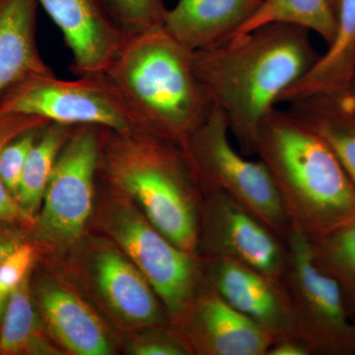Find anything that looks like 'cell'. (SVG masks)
Segmentation results:
<instances>
[{
  "label": "cell",
  "mask_w": 355,
  "mask_h": 355,
  "mask_svg": "<svg viewBox=\"0 0 355 355\" xmlns=\"http://www.w3.org/2000/svg\"><path fill=\"white\" fill-rule=\"evenodd\" d=\"M309 30L273 23L193 51L198 80L220 109L244 155L256 154L259 130L282 93L318 60Z\"/></svg>",
  "instance_id": "cell-1"
},
{
  "label": "cell",
  "mask_w": 355,
  "mask_h": 355,
  "mask_svg": "<svg viewBox=\"0 0 355 355\" xmlns=\"http://www.w3.org/2000/svg\"><path fill=\"white\" fill-rule=\"evenodd\" d=\"M98 174L170 241L198 256L203 191L183 147L141 130L102 128Z\"/></svg>",
  "instance_id": "cell-2"
},
{
  "label": "cell",
  "mask_w": 355,
  "mask_h": 355,
  "mask_svg": "<svg viewBox=\"0 0 355 355\" xmlns=\"http://www.w3.org/2000/svg\"><path fill=\"white\" fill-rule=\"evenodd\" d=\"M105 73L135 130L181 146L214 107L193 51L163 26L128 37Z\"/></svg>",
  "instance_id": "cell-3"
},
{
  "label": "cell",
  "mask_w": 355,
  "mask_h": 355,
  "mask_svg": "<svg viewBox=\"0 0 355 355\" xmlns=\"http://www.w3.org/2000/svg\"><path fill=\"white\" fill-rule=\"evenodd\" d=\"M257 155L270 172L291 227L314 237L355 216V189L335 151L288 110L263 119Z\"/></svg>",
  "instance_id": "cell-4"
},
{
  "label": "cell",
  "mask_w": 355,
  "mask_h": 355,
  "mask_svg": "<svg viewBox=\"0 0 355 355\" xmlns=\"http://www.w3.org/2000/svg\"><path fill=\"white\" fill-rule=\"evenodd\" d=\"M112 191L114 195L109 198L100 217L103 230L146 277L170 323L179 326L203 280L200 258L170 241L137 205Z\"/></svg>",
  "instance_id": "cell-5"
},
{
  "label": "cell",
  "mask_w": 355,
  "mask_h": 355,
  "mask_svg": "<svg viewBox=\"0 0 355 355\" xmlns=\"http://www.w3.org/2000/svg\"><path fill=\"white\" fill-rule=\"evenodd\" d=\"M229 132L225 114L214 105L182 146L191 168L202 187L235 198L284 239L291 223L272 174L260 159L238 153Z\"/></svg>",
  "instance_id": "cell-6"
},
{
  "label": "cell",
  "mask_w": 355,
  "mask_h": 355,
  "mask_svg": "<svg viewBox=\"0 0 355 355\" xmlns=\"http://www.w3.org/2000/svg\"><path fill=\"white\" fill-rule=\"evenodd\" d=\"M284 241L286 265L282 282L299 336L314 355H355V324L340 284L317 265L302 232L291 227Z\"/></svg>",
  "instance_id": "cell-7"
},
{
  "label": "cell",
  "mask_w": 355,
  "mask_h": 355,
  "mask_svg": "<svg viewBox=\"0 0 355 355\" xmlns=\"http://www.w3.org/2000/svg\"><path fill=\"white\" fill-rule=\"evenodd\" d=\"M30 114L67 125H97L118 132L135 130L106 73L62 80L33 74L0 96V116Z\"/></svg>",
  "instance_id": "cell-8"
},
{
  "label": "cell",
  "mask_w": 355,
  "mask_h": 355,
  "mask_svg": "<svg viewBox=\"0 0 355 355\" xmlns=\"http://www.w3.org/2000/svg\"><path fill=\"white\" fill-rule=\"evenodd\" d=\"M101 128L76 125L62 146L29 233L36 239L69 245L83 234L93 209Z\"/></svg>",
  "instance_id": "cell-9"
},
{
  "label": "cell",
  "mask_w": 355,
  "mask_h": 355,
  "mask_svg": "<svg viewBox=\"0 0 355 355\" xmlns=\"http://www.w3.org/2000/svg\"><path fill=\"white\" fill-rule=\"evenodd\" d=\"M198 257L227 258L282 282L286 265L284 239L241 202L218 189L202 187Z\"/></svg>",
  "instance_id": "cell-10"
},
{
  "label": "cell",
  "mask_w": 355,
  "mask_h": 355,
  "mask_svg": "<svg viewBox=\"0 0 355 355\" xmlns=\"http://www.w3.org/2000/svg\"><path fill=\"white\" fill-rule=\"evenodd\" d=\"M200 258L207 284L238 312L272 334L275 340L301 338L282 282L231 259Z\"/></svg>",
  "instance_id": "cell-11"
},
{
  "label": "cell",
  "mask_w": 355,
  "mask_h": 355,
  "mask_svg": "<svg viewBox=\"0 0 355 355\" xmlns=\"http://www.w3.org/2000/svg\"><path fill=\"white\" fill-rule=\"evenodd\" d=\"M175 327L193 354L266 355L275 340L226 302L205 277L188 314Z\"/></svg>",
  "instance_id": "cell-12"
},
{
  "label": "cell",
  "mask_w": 355,
  "mask_h": 355,
  "mask_svg": "<svg viewBox=\"0 0 355 355\" xmlns=\"http://www.w3.org/2000/svg\"><path fill=\"white\" fill-rule=\"evenodd\" d=\"M60 28L78 76L105 73L128 38L106 0H39Z\"/></svg>",
  "instance_id": "cell-13"
},
{
  "label": "cell",
  "mask_w": 355,
  "mask_h": 355,
  "mask_svg": "<svg viewBox=\"0 0 355 355\" xmlns=\"http://www.w3.org/2000/svg\"><path fill=\"white\" fill-rule=\"evenodd\" d=\"M92 265L103 300L121 321L144 329L171 324L153 287L123 252L102 246Z\"/></svg>",
  "instance_id": "cell-14"
},
{
  "label": "cell",
  "mask_w": 355,
  "mask_h": 355,
  "mask_svg": "<svg viewBox=\"0 0 355 355\" xmlns=\"http://www.w3.org/2000/svg\"><path fill=\"white\" fill-rule=\"evenodd\" d=\"M32 275V273H31ZM33 298L51 335L78 355H106L112 347L97 315L74 292L49 279L31 277Z\"/></svg>",
  "instance_id": "cell-15"
},
{
  "label": "cell",
  "mask_w": 355,
  "mask_h": 355,
  "mask_svg": "<svg viewBox=\"0 0 355 355\" xmlns=\"http://www.w3.org/2000/svg\"><path fill=\"white\" fill-rule=\"evenodd\" d=\"M259 6L256 0H179L163 28L188 50H202L228 39Z\"/></svg>",
  "instance_id": "cell-16"
},
{
  "label": "cell",
  "mask_w": 355,
  "mask_h": 355,
  "mask_svg": "<svg viewBox=\"0 0 355 355\" xmlns=\"http://www.w3.org/2000/svg\"><path fill=\"white\" fill-rule=\"evenodd\" d=\"M336 21L329 51L300 80L282 93L279 104H291L314 95H347L355 71V0H338Z\"/></svg>",
  "instance_id": "cell-17"
},
{
  "label": "cell",
  "mask_w": 355,
  "mask_h": 355,
  "mask_svg": "<svg viewBox=\"0 0 355 355\" xmlns=\"http://www.w3.org/2000/svg\"><path fill=\"white\" fill-rule=\"evenodd\" d=\"M39 0H0V96L33 74H51L37 46Z\"/></svg>",
  "instance_id": "cell-18"
},
{
  "label": "cell",
  "mask_w": 355,
  "mask_h": 355,
  "mask_svg": "<svg viewBox=\"0 0 355 355\" xmlns=\"http://www.w3.org/2000/svg\"><path fill=\"white\" fill-rule=\"evenodd\" d=\"M288 111L331 147L355 189V113L338 98L314 95L291 103Z\"/></svg>",
  "instance_id": "cell-19"
},
{
  "label": "cell",
  "mask_w": 355,
  "mask_h": 355,
  "mask_svg": "<svg viewBox=\"0 0 355 355\" xmlns=\"http://www.w3.org/2000/svg\"><path fill=\"white\" fill-rule=\"evenodd\" d=\"M73 128V125L58 123L44 125L28 155L15 200L34 220L43 202L58 154Z\"/></svg>",
  "instance_id": "cell-20"
},
{
  "label": "cell",
  "mask_w": 355,
  "mask_h": 355,
  "mask_svg": "<svg viewBox=\"0 0 355 355\" xmlns=\"http://www.w3.org/2000/svg\"><path fill=\"white\" fill-rule=\"evenodd\" d=\"M273 23L300 26L316 32L329 44L335 37L338 25L331 0H263L229 38Z\"/></svg>",
  "instance_id": "cell-21"
},
{
  "label": "cell",
  "mask_w": 355,
  "mask_h": 355,
  "mask_svg": "<svg viewBox=\"0 0 355 355\" xmlns=\"http://www.w3.org/2000/svg\"><path fill=\"white\" fill-rule=\"evenodd\" d=\"M31 273L7 298L0 329V354H38L51 350L42 334Z\"/></svg>",
  "instance_id": "cell-22"
},
{
  "label": "cell",
  "mask_w": 355,
  "mask_h": 355,
  "mask_svg": "<svg viewBox=\"0 0 355 355\" xmlns=\"http://www.w3.org/2000/svg\"><path fill=\"white\" fill-rule=\"evenodd\" d=\"M308 238V237H307ZM318 266L340 284L345 302L355 295V216L308 238Z\"/></svg>",
  "instance_id": "cell-23"
},
{
  "label": "cell",
  "mask_w": 355,
  "mask_h": 355,
  "mask_svg": "<svg viewBox=\"0 0 355 355\" xmlns=\"http://www.w3.org/2000/svg\"><path fill=\"white\" fill-rule=\"evenodd\" d=\"M51 123L37 116L30 114H4L0 116V153L11 140L21 133L31 128L44 127ZM0 222L9 224L14 227L25 231L27 234L31 232L35 220L28 216L9 193L1 180H0Z\"/></svg>",
  "instance_id": "cell-24"
},
{
  "label": "cell",
  "mask_w": 355,
  "mask_h": 355,
  "mask_svg": "<svg viewBox=\"0 0 355 355\" xmlns=\"http://www.w3.org/2000/svg\"><path fill=\"white\" fill-rule=\"evenodd\" d=\"M112 13L128 37L162 27L164 0H106Z\"/></svg>",
  "instance_id": "cell-25"
},
{
  "label": "cell",
  "mask_w": 355,
  "mask_h": 355,
  "mask_svg": "<svg viewBox=\"0 0 355 355\" xmlns=\"http://www.w3.org/2000/svg\"><path fill=\"white\" fill-rule=\"evenodd\" d=\"M42 128H31L11 140L0 153V180L14 200L30 151L38 139Z\"/></svg>",
  "instance_id": "cell-26"
},
{
  "label": "cell",
  "mask_w": 355,
  "mask_h": 355,
  "mask_svg": "<svg viewBox=\"0 0 355 355\" xmlns=\"http://www.w3.org/2000/svg\"><path fill=\"white\" fill-rule=\"evenodd\" d=\"M132 354L135 355H189L191 354L183 336L171 324L146 329L135 340Z\"/></svg>",
  "instance_id": "cell-27"
},
{
  "label": "cell",
  "mask_w": 355,
  "mask_h": 355,
  "mask_svg": "<svg viewBox=\"0 0 355 355\" xmlns=\"http://www.w3.org/2000/svg\"><path fill=\"white\" fill-rule=\"evenodd\" d=\"M36 257V247L27 241L0 263V298H8L30 275Z\"/></svg>",
  "instance_id": "cell-28"
},
{
  "label": "cell",
  "mask_w": 355,
  "mask_h": 355,
  "mask_svg": "<svg viewBox=\"0 0 355 355\" xmlns=\"http://www.w3.org/2000/svg\"><path fill=\"white\" fill-rule=\"evenodd\" d=\"M266 355H313L309 345L299 336L275 340Z\"/></svg>",
  "instance_id": "cell-29"
},
{
  "label": "cell",
  "mask_w": 355,
  "mask_h": 355,
  "mask_svg": "<svg viewBox=\"0 0 355 355\" xmlns=\"http://www.w3.org/2000/svg\"><path fill=\"white\" fill-rule=\"evenodd\" d=\"M343 102V104L347 107L349 110L355 113V71L354 76H352V81H350V85L349 90H347V95L345 97L340 98Z\"/></svg>",
  "instance_id": "cell-30"
},
{
  "label": "cell",
  "mask_w": 355,
  "mask_h": 355,
  "mask_svg": "<svg viewBox=\"0 0 355 355\" xmlns=\"http://www.w3.org/2000/svg\"><path fill=\"white\" fill-rule=\"evenodd\" d=\"M347 311H349V316L352 318L355 317V295L354 297L349 299L347 301Z\"/></svg>",
  "instance_id": "cell-31"
},
{
  "label": "cell",
  "mask_w": 355,
  "mask_h": 355,
  "mask_svg": "<svg viewBox=\"0 0 355 355\" xmlns=\"http://www.w3.org/2000/svg\"><path fill=\"white\" fill-rule=\"evenodd\" d=\"M7 299L0 298V329H1L2 319H3L4 311H6Z\"/></svg>",
  "instance_id": "cell-32"
},
{
  "label": "cell",
  "mask_w": 355,
  "mask_h": 355,
  "mask_svg": "<svg viewBox=\"0 0 355 355\" xmlns=\"http://www.w3.org/2000/svg\"><path fill=\"white\" fill-rule=\"evenodd\" d=\"M331 6H338V0H331Z\"/></svg>",
  "instance_id": "cell-33"
},
{
  "label": "cell",
  "mask_w": 355,
  "mask_h": 355,
  "mask_svg": "<svg viewBox=\"0 0 355 355\" xmlns=\"http://www.w3.org/2000/svg\"><path fill=\"white\" fill-rule=\"evenodd\" d=\"M257 2H259V3H261V2L263 1V0H256Z\"/></svg>",
  "instance_id": "cell-34"
},
{
  "label": "cell",
  "mask_w": 355,
  "mask_h": 355,
  "mask_svg": "<svg viewBox=\"0 0 355 355\" xmlns=\"http://www.w3.org/2000/svg\"><path fill=\"white\" fill-rule=\"evenodd\" d=\"M352 321H354V323L355 324V317L354 318H352Z\"/></svg>",
  "instance_id": "cell-35"
}]
</instances>
